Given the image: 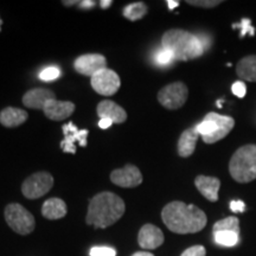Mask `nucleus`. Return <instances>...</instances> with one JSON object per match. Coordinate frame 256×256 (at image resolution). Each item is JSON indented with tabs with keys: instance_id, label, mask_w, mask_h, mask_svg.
<instances>
[{
	"instance_id": "obj_35",
	"label": "nucleus",
	"mask_w": 256,
	"mask_h": 256,
	"mask_svg": "<svg viewBox=\"0 0 256 256\" xmlns=\"http://www.w3.org/2000/svg\"><path fill=\"white\" fill-rule=\"evenodd\" d=\"M112 4H113V2H112V0H101L100 2V5L102 8H108Z\"/></svg>"
},
{
	"instance_id": "obj_3",
	"label": "nucleus",
	"mask_w": 256,
	"mask_h": 256,
	"mask_svg": "<svg viewBox=\"0 0 256 256\" xmlns=\"http://www.w3.org/2000/svg\"><path fill=\"white\" fill-rule=\"evenodd\" d=\"M162 49L168 50L177 60H190L204 54L200 37L185 30L172 28L166 31L162 38Z\"/></svg>"
},
{
	"instance_id": "obj_17",
	"label": "nucleus",
	"mask_w": 256,
	"mask_h": 256,
	"mask_svg": "<svg viewBox=\"0 0 256 256\" xmlns=\"http://www.w3.org/2000/svg\"><path fill=\"white\" fill-rule=\"evenodd\" d=\"M98 115L101 119H110L113 124H122L127 119V113L122 107L110 100H104L98 104Z\"/></svg>"
},
{
	"instance_id": "obj_29",
	"label": "nucleus",
	"mask_w": 256,
	"mask_h": 256,
	"mask_svg": "<svg viewBox=\"0 0 256 256\" xmlns=\"http://www.w3.org/2000/svg\"><path fill=\"white\" fill-rule=\"evenodd\" d=\"M206 250L203 246H194V247L188 248L186 250L183 252L180 256H206Z\"/></svg>"
},
{
	"instance_id": "obj_37",
	"label": "nucleus",
	"mask_w": 256,
	"mask_h": 256,
	"mask_svg": "<svg viewBox=\"0 0 256 256\" xmlns=\"http://www.w3.org/2000/svg\"><path fill=\"white\" fill-rule=\"evenodd\" d=\"M132 256H154L151 252H138L136 254H133Z\"/></svg>"
},
{
	"instance_id": "obj_19",
	"label": "nucleus",
	"mask_w": 256,
	"mask_h": 256,
	"mask_svg": "<svg viewBox=\"0 0 256 256\" xmlns=\"http://www.w3.org/2000/svg\"><path fill=\"white\" fill-rule=\"evenodd\" d=\"M28 115L24 110L14 107H6L0 112V124L8 128L18 127L28 120Z\"/></svg>"
},
{
	"instance_id": "obj_1",
	"label": "nucleus",
	"mask_w": 256,
	"mask_h": 256,
	"mask_svg": "<svg viewBox=\"0 0 256 256\" xmlns=\"http://www.w3.org/2000/svg\"><path fill=\"white\" fill-rule=\"evenodd\" d=\"M165 226L176 234H194L206 228L208 217L203 210L184 202H171L162 211Z\"/></svg>"
},
{
	"instance_id": "obj_32",
	"label": "nucleus",
	"mask_w": 256,
	"mask_h": 256,
	"mask_svg": "<svg viewBox=\"0 0 256 256\" xmlns=\"http://www.w3.org/2000/svg\"><path fill=\"white\" fill-rule=\"evenodd\" d=\"M230 209L234 212H244L246 210V204L242 200H232L230 203Z\"/></svg>"
},
{
	"instance_id": "obj_4",
	"label": "nucleus",
	"mask_w": 256,
	"mask_h": 256,
	"mask_svg": "<svg viewBox=\"0 0 256 256\" xmlns=\"http://www.w3.org/2000/svg\"><path fill=\"white\" fill-rule=\"evenodd\" d=\"M229 172L238 183H250L256 179V145L241 146L229 162Z\"/></svg>"
},
{
	"instance_id": "obj_2",
	"label": "nucleus",
	"mask_w": 256,
	"mask_h": 256,
	"mask_svg": "<svg viewBox=\"0 0 256 256\" xmlns=\"http://www.w3.org/2000/svg\"><path fill=\"white\" fill-rule=\"evenodd\" d=\"M124 202L113 192H101L89 202L87 224L107 228L116 223L124 214Z\"/></svg>"
},
{
	"instance_id": "obj_34",
	"label": "nucleus",
	"mask_w": 256,
	"mask_h": 256,
	"mask_svg": "<svg viewBox=\"0 0 256 256\" xmlns=\"http://www.w3.org/2000/svg\"><path fill=\"white\" fill-rule=\"evenodd\" d=\"M95 6V2L92 0H83V2H80V8H92Z\"/></svg>"
},
{
	"instance_id": "obj_33",
	"label": "nucleus",
	"mask_w": 256,
	"mask_h": 256,
	"mask_svg": "<svg viewBox=\"0 0 256 256\" xmlns=\"http://www.w3.org/2000/svg\"><path fill=\"white\" fill-rule=\"evenodd\" d=\"M112 124H113V121L110 119H101L98 121V127H100L101 130H107V128H110Z\"/></svg>"
},
{
	"instance_id": "obj_24",
	"label": "nucleus",
	"mask_w": 256,
	"mask_h": 256,
	"mask_svg": "<svg viewBox=\"0 0 256 256\" xmlns=\"http://www.w3.org/2000/svg\"><path fill=\"white\" fill-rule=\"evenodd\" d=\"M240 234L235 232H214V238L217 244L224 247H234L238 243Z\"/></svg>"
},
{
	"instance_id": "obj_30",
	"label": "nucleus",
	"mask_w": 256,
	"mask_h": 256,
	"mask_svg": "<svg viewBox=\"0 0 256 256\" xmlns=\"http://www.w3.org/2000/svg\"><path fill=\"white\" fill-rule=\"evenodd\" d=\"M232 94L236 95L240 98H244L246 94H247V87H246V84L243 82L234 83L232 87Z\"/></svg>"
},
{
	"instance_id": "obj_23",
	"label": "nucleus",
	"mask_w": 256,
	"mask_h": 256,
	"mask_svg": "<svg viewBox=\"0 0 256 256\" xmlns=\"http://www.w3.org/2000/svg\"><path fill=\"white\" fill-rule=\"evenodd\" d=\"M212 232H235L240 234V220L236 216H229L214 224Z\"/></svg>"
},
{
	"instance_id": "obj_9",
	"label": "nucleus",
	"mask_w": 256,
	"mask_h": 256,
	"mask_svg": "<svg viewBox=\"0 0 256 256\" xmlns=\"http://www.w3.org/2000/svg\"><path fill=\"white\" fill-rule=\"evenodd\" d=\"M92 87L98 94L104 96L114 95L119 90L121 81L119 75L114 70L106 68L101 72H96L94 76H92Z\"/></svg>"
},
{
	"instance_id": "obj_12",
	"label": "nucleus",
	"mask_w": 256,
	"mask_h": 256,
	"mask_svg": "<svg viewBox=\"0 0 256 256\" xmlns=\"http://www.w3.org/2000/svg\"><path fill=\"white\" fill-rule=\"evenodd\" d=\"M110 180L121 188H136L142 183V174L136 166L126 165L124 168L114 170Z\"/></svg>"
},
{
	"instance_id": "obj_8",
	"label": "nucleus",
	"mask_w": 256,
	"mask_h": 256,
	"mask_svg": "<svg viewBox=\"0 0 256 256\" xmlns=\"http://www.w3.org/2000/svg\"><path fill=\"white\" fill-rule=\"evenodd\" d=\"M54 186V177L49 172H37L32 174L22 185V192L28 200H37L48 194Z\"/></svg>"
},
{
	"instance_id": "obj_6",
	"label": "nucleus",
	"mask_w": 256,
	"mask_h": 256,
	"mask_svg": "<svg viewBox=\"0 0 256 256\" xmlns=\"http://www.w3.org/2000/svg\"><path fill=\"white\" fill-rule=\"evenodd\" d=\"M4 215L10 228L19 235H28L34 230V217L20 204H8L5 208Z\"/></svg>"
},
{
	"instance_id": "obj_16",
	"label": "nucleus",
	"mask_w": 256,
	"mask_h": 256,
	"mask_svg": "<svg viewBox=\"0 0 256 256\" xmlns=\"http://www.w3.org/2000/svg\"><path fill=\"white\" fill-rule=\"evenodd\" d=\"M194 185L197 190L206 198L208 200L215 202L218 200V191L220 188V180L216 177H209V176H197L194 179Z\"/></svg>"
},
{
	"instance_id": "obj_20",
	"label": "nucleus",
	"mask_w": 256,
	"mask_h": 256,
	"mask_svg": "<svg viewBox=\"0 0 256 256\" xmlns=\"http://www.w3.org/2000/svg\"><path fill=\"white\" fill-rule=\"evenodd\" d=\"M236 74L243 81L256 82V55L243 57L236 64Z\"/></svg>"
},
{
	"instance_id": "obj_25",
	"label": "nucleus",
	"mask_w": 256,
	"mask_h": 256,
	"mask_svg": "<svg viewBox=\"0 0 256 256\" xmlns=\"http://www.w3.org/2000/svg\"><path fill=\"white\" fill-rule=\"evenodd\" d=\"M60 76V70L57 68V66H49V68H46L42 70L40 74V78L44 82H51L55 81Z\"/></svg>"
},
{
	"instance_id": "obj_31",
	"label": "nucleus",
	"mask_w": 256,
	"mask_h": 256,
	"mask_svg": "<svg viewBox=\"0 0 256 256\" xmlns=\"http://www.w3.org/2000/svg\"><path fill=\"white\" fill-rule=\"evenodd\" d=\"M232 28H242L241 36H244V34L248 32V30H249V32H250V34H254V32H255L254 28H252L250 20H249V19H243L241 24H235Z\"/></svg>"
},
{
	"instance_id": "obj_7",
	"label": "nucleus",
	"mask_w": 256,
	"mask_h": 256,
	"mask_svg": "<svg viewBox=\"0 0 256 256\" xmlns=\"http://www.w3.org/2000/svg\"><path fill=\"white\" fill-rule=\"evenodd\" d=\"M188 89L183 82H174L165 86L158 92L159 104L166 110H179L188 100Z\"/></svg>"
},
{
	"instance_id": "obj_10",
	"label": "nucleus",
	"mask_w": 256,
	"mask_h": 256,
	"mask_svg": "<svg viewBox=\"0 0 256 256\" xmlns=\"http://www.w3.org/2000/svg\"><path fill=\"white\" fill-rule=\"evenodd\" d=\"M64 139L60 142V148L66 153H76L75 142H78L80 145L87 146V138L89 132L87 130H78L72 122H68L62 127Z\"/></svg>"
},
{
	"instance_id": "obj_39",
	"label": "nucleus",
	"mask_w": 256,
	"mask_h": 256,
	"mask_svg": "<svg viewBox=\"0 0 256 256\" xmlns=\"http://www.w3.org/2000/svg\"><path fill=\"white\" fill-rule=\"evenodd\" d=\"M2 18H0V30H2Z\"/></svg>"
},
{
	"instance_id": "obj_21",
	"label": "nucleus",
	"mask_w": 256,
	"mask_h": 256,
	"mask_svg": "<svg viewBox=\"0 0 256 256\" xmlns=\"http://www.w3.org/2000/svg\"><path fill=\"white\" fill-rule=\"evenodd\" d=\"M42 215L48 220H60L66 215V206L60 198H50L42 208Z\"/></svg>"
},
{
	"instance_id": "obj_18",
	"label": "nucleus",
	"mask_w": 256,
	"mask_h": 256,
	"mask_svg": "<svg viewBox=\"0 0 256 256\" xmlns=\"http://www.w3.org/2000/svg\"><path fill=\"white\" fill-rule=\"evenodd\" d=\"M200 136L196 127L188 128L186 130H184L178 140V154L183 158H188L194 154Z\"/></svg>"
},
{
	"instance_id": "obj_14",
	"label": "nucleus",
	"mask_w": 256,
	"mask_h": 256,
	"mask_svg": "<svg viewBox=\"0 0 256 256\" xmlns=\"http://www.w3.org/2000/svg\"><path fill=\"white\" fill-rule=\"evenodd\" d=\"M51 100H56L55 92L46 88L31 89L23 96V104L34 110H44L46 104Z\"/></svg>"
},
{
	"instance_id": "obj_27",
	"label": "nucleus",
	"mask_w": 256,
	"mask_h": 256,
	"mask_svg": "<svg viewBox=\"0 0 256 256\" xmlns=\"http://www.w3.org/2000/svg\"><path fill=\"white\" fill-rule=\"evenodd\" d=\"M174 60V57L170 52L168 50L162 49L160 50L156 56V62L159 64V66H168V64L172 63Z\"/></svg>"
},
{
	"instance_id": "obj_22",
	"label": "nucleus",
	"mask_w": 256,
	"mask_h": 256,
	"mask_svg": "<svg viewBox=\"0 0 256 256\" xmlns=\"http://www.w3.org/2000/svg\"><path fill=\"white\" fill-rule=\"evenodd\" d=\"M147 6L144 2H134V4L127 5L124 8V18L130 19V20L136 22L145 17L147 14Z\"/></svg>"
},
{
	"instance_id": "obj_5",
	"label": "nucleus",
	"mask_w": 256,
	"mask_h": 256,
	"mask_svg": "<svg viewBox=\"0 0 256 256\" xmlns=\"http://www.w3.org/2000/svg\"><path fill=\"white\" fill-rule=\"evenodd\" d=\"M235 127V120L232 116L220 115L215 112L208 113L196 128L206 144H215L226 138Z\"/></svg>"
},
{
	"instance_id": "obj_38",
	"label": "nucleus",
	"mask_w": 256,
	"mask_h": 256,
	"mask_svg": "<svg viewBox=\"0 0 256 256\" xmlns=\"http://www.w3.org/2000/svg\"><path fill=\"white\" fill-rule=\"evenodd\" d=\"M76 2H63V4L66 5V6H72V5H74L75 4Z\"/></svg>"
},
{
	"instance_id": "obj_13",
	"label": "nucleus",
	"mask_w": 256,
	"mask_h": 256,
	"mask_svg": "<svg viewBox=\"0 0 256 256\" xmlns=\"http://www.w3.org/2000/svg\"><path fill=\"white\" fill-rule=\"evenodd\" d=\"M138 242L144 249H156L164 243V234L153 224H145L138 235Z\"/></svg>"
},
{
	"instance_id": "obj_36",
	"label": "nucleus",
	"mask_w": 256,
	"mask_h": 256,
	"mask_svg": "<svg viewBox=\"0 0 256 256\" xmlns=\"http://www.w3.org/2000/svg\"><path fill=\"white\" fill-rule=\"evenodd\" d=\"M168 5L170 10H174L177 8V6H179V2H177V0H168Z\"/></svg>"
},
{
	"instance_id": "obj_28",
	"label": "nucleus",
	"mask_w": 256,
	"mask_h": 256,
	"mask_svg": "<svg viewBox=\"0 0 256 256\" xmlns=\"http://www.w3.org/2000/svg\"><path fill=\"white\" fill-rule=\"evenodd\" d=\"M90 256H116V250L110 247H92Z\"/></svg>"
},
{
	"instance_id": "obj_26",
	"label": "nucleus",
	"mask_w": 256,
	"mask_h": 256,
	"mask_svg": "<svg viewBox=\"0 0 256 256\" xmlns=\"http://www.w3.org/2000/svg\"><path fill=\"white\" fill-rule=\"evenodd\" d=\"M188 4L192 6H197V8H214L220 4H222L223 2L220 0H188Z\"/></svg>"
},
{
	"instance_id": "obj_15",
	"label": "nucleus",
	"mask_w": 256,
	"mask_h": 256,
	"mask_svg": "<svg viewBox=\"0 0 256 256\" xmlns=\"http://www.w3.org/2000/svg\"><path fill=\"white\" fill-rule=\"evenodd\" d=\"M43 110L48 119L62 121L64 119H68L70 115L75 112V104L69 101L51 100L46 104Z\"/></svg>"
},
{
	"instance_id": "obj_11",
	"label": "nucleus",
	"mask_w": 256,
	"mask_h": 256,
	"mask_svg": "<svg viewBox=\"0 0 256 256\" xmlns=\"http://www.w3.org/2000/svg\"><path fill=\"white\" fill-rule=\"evenodd\" d=\"M74 66L78 74L92 78L96 72L107 68V60L100 54H88V55L80 56L74 63Z\"/></svg>"
}]
</instances>
